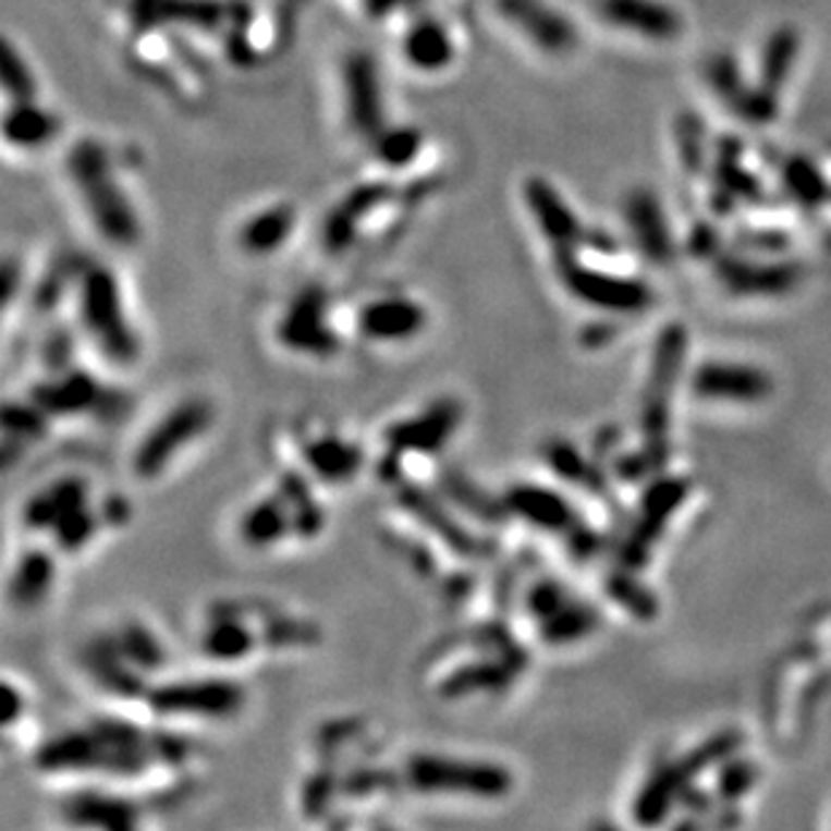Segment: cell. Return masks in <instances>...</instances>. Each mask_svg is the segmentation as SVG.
Masks as SVG:
<instances>
[{
  "mask_svg": "<svg viewBox=\"0 0 831 831\" xmlns=\"http://www.w3.org/2000/svg\"><path fill=\"white\" fill-rule=\"evenodd\" d=\"M183 745V737L164 724L146 730L122 716H102L46 737L33 754V765L49 778H95L119 786L173 770L186 756Z\"/></svg>",
  "mask_w": 831,
  "mask_h": 831,
  "instance_id": "6da1fadb",
  "label": "cell"
},
{
  "mask_svg": "<svg viewBox=\"0 0 831 831\" xmlns=\"http://www.w3.org/2000/svg\"><path fill=\"white\" fill-rule=\"evenodd\" d=\"M320 640V627L309 619L264 600L221 598L203 613L197 649L205 662L245 664L261 655L305 651Z\"/></svg>",
  "mask_w": 831,
  "mask_h": 831,
  "instance_id": "7a4b0ae2",
  "label": "cell"
},
{
  "mask_svg": "<svg viewBox=\"0 0 831 831\" xmlns=\"http://www.w3.org/2000/svg\"><path fill=\"white\" fill-rule=\"evenodd\" d=\"M73 329L102 366L132 371L143 360V337L132 320L127 296L113 269L91 264L71 283Z\"/></svg>",
  "mask_w": 831,
  "mask_h": 831,
  "instance_id": "3957f363",
  "label": "cell"
},
{
  "mask_svg": "<svg viewBox=\"0 0 831 831\" xmlns=\"http://www.w3.org/2000/svg\"><path fill=\"white\" fill-rule=\"evenodd\" d=\"M401 789L423 799H455L496 805L509 799L517 778L503 761L490 756L452 750H412L399 765Z\"/></svg>",
  "mask_w": 831,
  "mask_h": 831,
  "instance_id": "277c9868",
  "label": "cell"
},
{
  "mask_svg": "<svg viewBox=\"0 0 831 831\" xmlns=\"http://www.w3.org/2000/svg\"><path fill=\"white\" fill-rule=\"evenodd\" d=\"M82 664L102 695L124 702L132 697L140 702L148 686L162 679L168 649L148 624L130 619L119 627L91 635L82 651Z\"/></svg>",
  "mask_w": 831,
  "mask_h": 831,
  "instance_id": "5b68a950",
  "label": "cell"
},
{
  "mask_svg": "<svg viewBox=\"0 0 831 831\" xmlns=\"http://www.w3.org/2000/svg\"><path fill=\"white\" fill-rule=\"evenodd\" d=\"M216 420L219 406L210 395L188 393L175 399L135 439L130 452V474L143 485L170 477L178 463L213 433Z\"/></svg>",
  "mask_w": 831,
  "mask_h": 831,
  "instance_id": "8992f818",
  "label": "cell"
},
{
  "mask_svg": "<svg viewBox=\"0 0 831 831\" xmlns=\"http://www.w3.org/2000/svg\"><path fill=\"white\" fill-rule=\"evenodd\" d=\"M140 705L154 724H219L243 713L245 689L229 675H162L148 686Z\"/></svg>",
  "mask_w": 831,
  "mask_h": 831,
  "instance_id": "52a82bcc",
  "label": "cell"
},
{
  "mask_svg": "<svg viewBox=\"0 0 831 831\" xmlns=\"http://www.w3.org/2000/svg\"><path fill=\"white\" fill-rule=\"evenodd\" d=\"M71 170L95 232L106 243L119 245V248L135 245L140 240V221L132 210L127 194L122 192L111 168L106 164L102 148L84 140V146H78L73 154Z\"/></svg>",
  "mask_w": 831,
  "mask_h": 831,
  "instance_id": "ba28073f",
  "label": "cell"
},
{
  "mask_svg": "<svg viewBox=\"0 0 831 831\" xmlns=\"http://www.w3.org/2000/svg\"><path fill=\"white\" fill-rule=\"evenodd\" d=\"M272 342L278 351L300 360H334L345 351V334L337 326L334 307L323 285L296 291L272 320Z\"/></svg>",
  "mask_w": 831,
  "mask_h": 831,
  "instance_id": "9c48e42d",
  "label": "cell"
},
{
  "mask_svg": "<svg viewBox=\"0 0 831 831\" xmlns=\"http://www.w3.org/2000/svg\"><path fill=\"white\" fill-rule=\"evenodd\" d=\"M463 417H466V410H463L461 399L441 395V399L428 401L420 410L388 423L382 431V447L395 463L406 461V457L437 461L461 433Z\"/></svg>",
  "mask_w": 831,
  "mask_h": 831,
  "instance_id": "30bf717a",
  "label": "cell"
},
{
  "mask_svg": "<svg viewBox=\"0 0 831 831\" xmlns=\"http://www.w3.org/2000/svg\"><path fill=\"white\" fill-rule=\"evenodd\" d=\"M431 329V309L406 291H382L360 302L353 313V331L371 347H410Z\"/></svg>",
  "mask_w": 831,
  "mask_h": 831,
  "instance_id": "8fae6325",
  "label": "cell"
},
{
  "mask_svg": "<svg viewBox=\"0 0 831 831\" xmlns=\"http://www.w3.org/2000/svg\"><path fill=\"white\" fill-rule=\"evenodd\" d=\"M554 259H558L560 283L582 305L600 309V313L630 315L651 307V302H655L646 283L627 278V274H613L609 269L589 267V264L576 259V250L558 254Z\"/></svg>",
  "mask_w": 831,
  "mask_h": 831,
  "instance_id": "7c38bea8",
  "label": "cell"
},
{
  "mask_svg": "<svg viewBox=\"0 0 831 831\" xmlns=\"http://www.w3.org/2000/svg\"><path fill=\"white\" fill-rule=\"evenodd\" d=\"M686 347H689V334L681 323H668L659 331L644 401H640V431L646 441H668L670 412H673V395L684 371Z\"/></svg>",
  "mask_w": 831,
  "mask_h": 831,
  "instance_id": "4fadbf2b",
  "label": "cell"
},
{
  "mask_svg": "<svg viewBox=\"0 0 831 831\" xmlns=\"http://www.w3.org/2000/svg\"><path fill=\"white\" fill-rule=\"evenodd\" d=\"M300 472L315 485H351L366 468V450L331 426H300L291 433Z\"/></svg>",
  "mask_w": 831,
  "mask_h": 831,
  "instance_id": "5bb4252c",
  "label": "cell"
},
{
  "mask_svg": "<svg viewBox=\"0 0 831 831\" xmlns=\"http://www.w3.org/2000/svg\"><path fill=\"white\" fill-rule=\"evenodd\" d=\"M27 395L57 426V420H82L97 415V410H102L111 399V391L89 369H82L73 360L60 369H46Z\"/></svg>",
  "mask_w": 831,
  "mask_h": 831,
  "instance_id": "9a60e30c",
  "label": "cell"
},
{
  "mask_svg": "<svg viewBox=\"0 0 831 831\" xmlns=\"http://www.w3.org/2000/svg\"><path fill=\"white\" fill-rule=\"evenodd\" d=\"M692 492V481L684 477H662L651 481L638 506V520L619 547V565L638 573L651 560V549L662 538L664 527L675 517Z\"/></svg>",
  "mask_w": 831,
  "mask_h": 831,
  "instance_id": "2e32d148",
  "label": "cell"
},
{
  "mask_svg": "<svg viewBox=\"0 0 831 831\" xmlns=\"http://www.w3.org/2000/svg\"><path fill=\"white\" fill-rule=\"evenodd\" d=\"M97 501L91 481L82 474H62V477L46 481L36 492L25 498L20 509V525L27 536L49 538L62 523L73 514L84 512Z\"/></svg>",
  "mask_w": 831,
  "mask_h": 831,
  "instance_id": "e0dca14e",
  "label": "cell"
},
{
  "mask_svg": "<svg viewBox=\"0 0 831 831\" xmlns=\"http://www.w3.org/2000/svg\"><path fill=\"white\" fill-rule=\"evenodd\" d=\"M62 818L73 827L135 829L146 823V810L130 789H82L73 791L60 805Z\"/></svg>",
  "mask_w": 831,
  "mask_h": 831,
  "instance_id": "ac0fdd59",
  "label": "cell"
},
{
  "mask_svg": "<svg viewBox=\"0 0 831 831\" xmlns=\"http://www.w3.org/2000/svg\"><path fill=\"white\" fill-rule=\"evenodd\" d=\"M496 9L498 16L509 27L523 33L525 41L536 49L547 51V54H565V51L576 49V27L547 0H496Z\"/></svg>",
  "mask_w": 831,
  "mask_h": 831,
  "instance_id": "d6986e66",
  "label": "cell"
},
{
  "mask_svg": "<svg viewBox=\"0 0 831 831\" xmlns=\"http://www.w3.org/2000/svg\"><path fill=\"white\" fill-rule=\"evenodd\" d=\"M501 506L509 517L541 533H552V536L569 538L582 525L576 520V512H573V503L563 492L547 485H536V481H517V485L509 487Z\"/></svg>",
  "mask_w": 831,
  "mask_h": 831,
  "instance_id": "ffe728a7",
  "label": "cell"
},
{
  "mask_svg": "<svg viewBox=\"0 0 831 831\" xmlns=\"http://www.w3.org/2000/svg\"><path fill=\"white\" fill-rule=\"evenodd\" d=\"M692 391L708 401L726 404H759L772 393V377L756 366L708 360L692 375Z\"/></svg>",
  "mask_w": 831,
  "mask_h": 831,
  "instance_id": "44dd1931",
  "label": "cell"
},
{
  "mask_svg": "<svg viewBox=\"0 0 831 831\" xmlns=\"http://www.w3.org/2000/svg\"><path fill=\"white\" fill-rule=\"evenodd\" d=\"M525 203L530 216L536 219L538 229H541V234L554 248V256L578 250L587 229L578 223L576 213H573L569 203L554 192L552 183L543 181V178H530V181L525 183Z\"/></svg>",
  "mask_w": 831,
  "mask_h": 831,
  "instance_id": "7402d4cb",
  "label": "cell"
},
{
  "mask_svg": "<svg viewBox=\"0 0 831 831\" xmlns=\"http://www.w3.org/2000/svg\"><path fill=\"white\" fill-rule=\"evenodd\" d=\"M57 552L51 543H30L25 552L16 554L9 569V600L20 611H33L49 600L57 584Z\"/></svg>",
  "mask_w": 831,
  "mask_h": 831,
  "instance_id": "603a6c76",
  "label": "cell"
},
{
  "mask_svg": "<svg viewBox=\"0 0 831 831\" xmlns=\"http://www.w3.org/2000/svg\"><path fill=\"white\" fill-rule=\"evenodd\" d=\"M598 14L619 30L638 33L649 41H673L684 30L679 11L659 0H598Z\"/></svg>",
  "mask_w": 831,
  "mask_h": 831,
  "instance_id": "cb8c5ba5",
  "label": "cell"
},
{
  "mask_svg": "<svg viewBox=\"0 0 831 831\" xmlns=\"http://www.w3.org/2000/svg\"><path fill=\"white\" fill-rule=\"evenodd\" d=\"M716 274L737 296H781L799 283V267L789 261L750 264L724 259L716 267Z\"/></svg>",
  "mask_w": 831,
  "mask_h": 831,
  "instance_id": "d4e9b609",
  "label": "cell"
},
{
  "mask_svg": "<svg viewBox=\"0 0 831 831\" xmlns=\"http://www.w3.org/2000/svg\"><path fill=\"white\" fill-rule=\"evenodd\" d=\"M296 227V210L291 205H269L256 210L237 229V248L250 259H267L280 254Z\"/></svg>",
  "mask_w": 831,
  "mask_h": 831,
  "instance_id": "484cf974",
  "label": "cell"
},
{
  "mask_svg": "<svg viewBox=\"0 0 831 831\" xmlns=\"http://www.w3.org/2000/svg\"><path fill=\"white\" fill-rule=\"evenodd\" d=\"M624 216H627L630 227H633V237L638 240L640 250L649 256L651 261L664 264L673 259V240H670L668 221H664L662 208H659L657 197L649 188H638L627 197L624 205Z\"/></svg>",
  "mask_w": 831,
  "mask_h": 831,
  "instance_id": "4316f807",
  "label": "cell"
},
{
  "mask_svg": "<svg viewBox=\"0 0 831 831\" xmlns=\"http://www.w3.org/2000/svg\"><path fill=\"white\" fill-rule=\"evenodd\" d=\"M347 82V119L358 132H377L380 127V84L375 62L369 54H351L345 71Z\"/></svg>",
  "mask_w": 831,
  "mask_h": 831,
  "instance_id": "83f0119b",
  "label": "cell"
},
{
  "mask_svg": "<svg viewBox=\"0 0 831 831\" xmlns=\"http://www.w3.org/2000/svg\"><path fill=\"white\" fill-rule=\"evenodd\" d=\"M684 781L675 772L673 759L662 761L655 767L649 778H646L644 789L633 799V818L638 827H659L664 818L670 816L675 805H679L681 794H684Z\"/></svg>",
  "mask_w": 831,
  "mask_h": 831,
  "instance_id": "f1b7e54d",
  "label": "cell"
},
{
  "mask_svg": "<svg viewBox=\"0 0 831 831\" xmlns=\"http://www.w3.org/2000/svg\"><path fill=\"white\" fill-rule=\"evenodd\" d=\"M600 611L592 603H584V600H571L563 611L554 613L552 619H547L543 624H538L536 633L538 640L549 649H565V646L582 644L589 635H595L600 630Z\"/></svg>",
  "mask_w": 831,
  "mask_h": 831,
  "instance_id": "f546056e",
  "label": "cell"
},
{
  "mask_svg": "<svg viewBox=\"0 0 831 831\" xmlns=\"http://www.w3.org/2000/svg\"><path fill=\"white\" fill-rule=\"evenodd\" d=\"M450 33L439 22H420L404 36V60L417 71H441L452 62Z\"/></svg>",
  "mask_w": 831,
  "mask_h": 831,
  "instance_id": "4dcf8cb0",
  "label": "cell"
},
{
  "mask_svg": "<svg viewBox=\"0 0 831 831\" xmlns=\"http://www.w3.org/2000/svg\"><path fill=\"white\" fill-rule=\"evenodd\" d=\"M543 457H547L549 468H552L560 479L569 481V485L584 487V490L598 492V496H606V492H609V487H606V477L598 472V466L589 463L587 457H584L582 452L571 444V441H560V439L549 441V444L543 447Z\"/></svg>",
  "mask_w": 831,
  "mask_h": 831,
  "instance_id": "1f68e13d",
  "label": "cell"
},
{
  "mask_svg": "<svg viewBox=\"0 0 831 831\" xmlns=\"http://www.w3.org/2000/svg\"><path fill=\"white\" fill-rule=\"evenodd\" d=\"M57 132V119L33 100L16 102L14 111L5 113V140L16 148H41Z\"/></svg>",
  "mask_w": 831,
  "mask_h": 831,
  "instance_id": "d6a6232c",
  "label": "cell"
},
{
  "mask_svg": "<svg viewBox=\"0 0 831 831\" xmlns=\"http://www.w3.org/2000/svg\"><path fill=\"white\" fill-rule=\"evenodd\" d=\"M606 595L609 600L619 606L622 611H627L630 616L638 619V622H655L659 613V600L657 595L646 587L644 582L635 578V571L622 569L611 571L606 576Z\"/></svg>",
  "mask_w": 831,
  "mask_h": 831,
  "instance_id": "836d02e7",
  "label": "cell"
},
{
  "mask_svg": "<svg viewBox=\"0 0 831 831\" xmlns=\"http://www.w3.org/2000/svg\"><path fill=\"white\" fill-rule=\"evenodd\" d=\"M796 51H799V33L794 27H781L772 33L765 49V60H761V89L778 95V89L786 84Z\"/></svg>",
  "mask_w": 831,
  "mask_h": 831,
  "instance_id": "e575fe53",
  "label": "cell"
},
{
  "mask_svg": "<svg viewBox=\"0 0 831 831\" xmlns=\"http://www.w3.org/2000/svg\"><path fill=\"white\" fill-rule=\"evenodd\" d=\"M573 600L571 589L563 582L549 576H538L536 582L527 584L523 595V609L533 624H543L547 619H552L554 613H560Z\"/></svg>",
  "mask_w": 831,
  "mask_h": 831,
  "instance_id": "d590c367",
  "label": "cell"
},
{
  "mask_svg": "<svg viewBox=\"0 0 831 831\" xmlns=\"http://www.w3.org/2000/svg\"><path fill=\"white\" fill-rule=\"evenodd\" d=\"M756 781H759V767H756V761L743 759V756L735 754L719 767L713 794L719 796V802H724V805H735V802H741L743 796L756 786Z\"/></svg>",
  "mask_w": 831,
  "mask_h": 831,
  "instance_id": "8d00e7d4",
  "label": "cell"
},
{
  "mask_svg": "<svg viewBox=\"0 0 831 831\" xmlns=\"http://www.w3.org/2000/svg\"><path fill=\"white\" fill-rule=\"evenodd\" d=\"M670 461V441H646L644 450L624 452L613 457V472L624 481L649 479L657 468Z\"/></svg>",
  "mask_w": 831,
  "mask_h": 831,
  "instance_id": "74e56055",
  "label": "cell"
},
{
  "mask_svg": "<svg viewBox=\"0 0 831 831\" xmlns=\"http://www.w3.org/2000/svg\"><path fill=\"white\" fill-rule=\"evenodd\" d=\"M786 186L805 205H818L827 199V181L807 159H791L786 164Z\"/></svg>",
  "mask_w": 831,
  "mask_h": 831,
  "instance_id": "f35d334b",
  "label": "cell"
},
{
  "mask_svg": "<svg viewBox=\"0 0 831 831\" xmlns=\"http://www.w3.org/2000/svg\"><path fill=\"white\" fill-rule=\"evenodd\" d=\"M3 84H5V91H9V95H16V102L33 100V97H36V82H33L25 60H20V54H16L11 41H5Z\"/></svg>",
  "mask_w": 831,
  "mask_h": 831,
  "instance_id": "ab89813d",
  "label": "cell"
},
{
  "mask_svg": "<svg viewBox=\"0 0 831 831\" xmlns=\"http://www.w3.org/2000/svg\"><path fill=\"white\" fill-rule=\"evenodd\" d=\"M3 692H5V700H9V702H5L3 726H5V732H9V730H14V726H16V719L27 713V702H30V700H27L25 692H22L20 686H16L14 679H5L3 681Z\"/></svg>",
  "mask_w": 831,
  "mask_h": 831,
  "instance_id": "60d3db41",
  "label": "cell"
},
{
  "mask_svg": "<svg viewBox=\"0 0 831 831\" xmlns=\"http://www.w3.org/2000/svg\"><path fill=\"white\" fill-rule=\"evenodd\" d=\"M697 140H700V124H697L695 117L681 119V154H684L686 168L695 170L700 164V148H697Z\"/></svg>",
  "mask_w": 831,
  "mask_h": 831,
  "instance_id": "b9f144b4",
  "label": "cell"
},
{
  "mask_svg": "<svg viewBox=\"0 0 831 831\" xmlns=\"http://www.w3.org/2000/svg\"><path fill=\"white\" fill-rule=\"evenodd\" d=\"M619 329L611 323V320H600V323L595 326H587V329L582 331V337H578V342H582L584 347H589V351H600V347H609L613 340H616Z\"/></svg>",
  "mask_w": 831,
  "mask_h": 831,
  "instance_id": "7bdbcfd3",
  "label": "cell"
},
{
  "mask_svg": "<svg viewBox=\"0 0 831 831\" xmlns=\"http://www.w3.org/2000/svg\"><path fill=\"white\" fill-rule=\"evenodd\" d=\"M692 250H695V254H713V245H716V234L713 232H710V229L708 227H700V229H697V232H695V237H692Z\"/></svg>",
  "mask_w": 831,
  "mask_h": 831,
  "instance_id": "ee69618b",
  "label": "cell"
}]
</instances>
